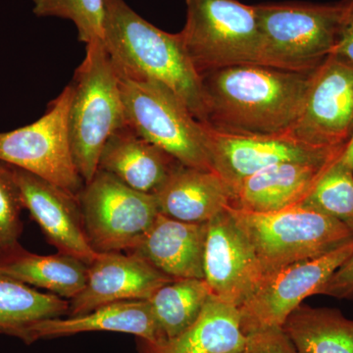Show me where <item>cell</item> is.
I'll return each mask as SVG.
<instances>
[{
    "instance_id": "15",
    "label": "cell",
    "mask_w": 353,
    "mask_h": 353,
    "mask_svg": "<svg viewBox=\"0 0 353 353\" xmlns=\"http://www.w3.org/2000/svg\"><path fill=\"white\" fill-rule=\"evenodd\" d=\"M174 281L137 255L99 253L88 267L85 287L69 301V316L87 314L108 304L148 301L162 285Z\"/></svg>"
},
{
    "instance_id": "5",
    "label": "cell",
    "mask_w": 353,
    "mask_h": 353,
    "mask_svg": "<svg viewBox=\"0 0 353 353\" xmlns=\"http://www.w3.org/2000/svg\"><path fill=\"white\" fill-rule=\"evenodd\" d=\"M229 209L252 241L265 278L353 241V231L347 225L303 204L270 214Z\"/></svg>"
},
{
    "instance_id": "7",
    "label": "cell",
    "mask_w": 353,
    "mask_h": 353,
    "mask_svg": "<svg viewBox=\"0 0 353 353\" xmlns=\"http://www.w3.org/2000/svg\"><path fill=\"white\" fill-rule=\"evenodd\" d=\"M187 20L179 32L199 75L259 64L260 30L254 6L238 0H185Z\"/></svg>"
},
{
    "instance_id": "17",
    "label": "cell",
    "mask_w": 353,
    "mask_h": 353,
    "mask_svg": "<svg viewBox=\"0 0 353 353\" xmlns=\"http://www.w3.org/2000/svg\"><path fill=\"white\" fill-rule=\"evenodd\" d=\"M88 332H114L160 343L166 340L148 301H121L101 306L87 314L52 318L34 323L21 334L31 345L39 340L63 338Z\"/></svg>"
},
{
    "instance_id": "12",
    "label": "cell",
    "mask_w": 353,
    "mask_h": 353,
    "mask_svg": "<svg viewBox=\"0 0 353 353\" xmlns=\"http://www.w3.org/2000/svg\"><path fill=\"white\" fill-rule=\"evenodd\" d=\"M264 280L263 269L252 241L228 206L208 222L204 281L212 296L241 308Z\"/></svg>"
},
{
    "instance_id": "10",
    "label": "cell",
    "mask_w": 353,
    "mask_h": 353,
    "mask_svg": "<svg viewBox=\"0 0 353 353\" xmlns=\"http://www.w3.org/2000/svg\"><path fill=\"white\" fill-rule=\"evenodd\" d=\"M206 132L211 167L229 183L232 190L248 176L273 165L284 162L329 163L340 157L345 148L309 145L292 132L273 134H229L208 126Z\"/></svg>"
},
{
    "instance_id": "23",
    "label": "cell",
    "mask_w": 353,
    "mask_h": 353,
    "mask_svg": "<svg viewBox=\"0 0 353 353\" xmlns=\"http://www.w3.org/2000/svg\"><path fill=\"white\" fill-rule=\"evenodd\" d=\"M282 329L297 353H353V319L339 309L301 304Z\"/></svg>"
},
{
    "instance_id": "14",
    "label": "cell",
    "mask_w": 353,
    "mask_h": 353,
    "mask_svg": "<svg viewBox=\"0 0 353 353\" xmlns=\"http://www.w3.org/2000/svg\"><path fill=\"white\" fill-rule=\"evenodd\" d=\"M10 167L23 208L29 210L48 243L58 252L92 263L99 252L88 243L79 197L30 172Z\"/></svg>"
},
{
    "instance_id": "32",
    "label": "cell",
    "mask_w": 353,
    "mask_h": 353,
    "mask_svg": "<svg viewBox=\"0 0 353 353\" xmlns=\"http://www.w3.org/2000/svg\"><path fill=\"white\" fill-rule=\"evenodd\" d=\"M339 160L353 174V130L345 148L341 150Z\"/></svg>"
},
{
    "instance_id": "22",
    "label": "cell",
    "mask_w": 353,
    "mask_h": 353,
    "mask_svg": "<svg viewBox=\"0 0 353 353\" xmlns=\"http://www.w3.org/2000/svg\"><path fill=\"white\" fill-rule=\"evenodd\" d=\"M88 265L82 260L58 252L34 254L22 246L0 255V274L28 285L41 288L71 301L85 287Z\"/></svg>"
},
{
    "instance_id": "1",
    "label": "cell",
    "mask_w": 353,
    "mask_h": 353,
    "mask_svg": "<svg viewBox=\"0 0 353 353\" xmlns=\"http://www.w3.org/2000/svg\"><path fill=\"white\" fill-rule=\"evenodd\" d=\"M314 71L299 73L252 63L203 74L204 125L229 134L292 132Z\"/></svg>"
},
{
    "instance_id": "31",
    "label": "cell",
    "mask_w": 353,
    "mask_h": 353,
    "mask_svg": "<svg viewBox=\"0 0 353 353\" xmlns=\"http://www.w3.org/2000/svg\"><path fill=\"white\" fill-rule=\"evenodd\" d=\"M341 17L338 39L331 55L353 66V0H341Z\"/></svg>"
},
{
    "instance_id": "25",
    "label": "cell",
    "mask_w": 353,
    "mask_h": 353,
    "mask_svg": "<svg viewBox=\"0 0 353 353\" xmlns=\"http://www.w3.org/2000/svg\"><path fill=\"white\" fill-rule=\"evenodd\" d=\"M212 296L202 279H179L162 285L148 299L165 339L175 338L196 322Z\"/></svg>"
},
{
    "instance_id": "18",
    "label": "cell",
    "mask_w": 353,
    "mask_h": 353,
    "mask_svg": "<svg viewBox=\"0 0 353 353\" xmlns=\"http://www.w3.org/2000/svg\"><path fill=\"white\" fill-rule=\"evenodd\" d=\"M153 196L160 214L187 223H208L234 201L233 190L219 174L182 164Z\"/></svg>"
},
{
    "instance_id": "27",
    "label": "cell",
    "mask_w": 353,
    "mask_h": 353,
    "mask_svg": "<svg viewBox=\"0 0 353 353\" xmlns=\"http://www.w3.org/2000/svg\"><path fill=\"white\" fill-rule=\"evenodd\" d=\"M32 11L39 17L71 21L79 41L85 46L103 41L106 0H32Z\"/></svg>"
},
{
    "instance_id": "30",
    "label": "cell",
    "mask_w": 353,
    "mask_h": 353,
    "mask_svg": "<svg viewBox=\"0 0 353 353\" xmlns=\"http://www.w3.org/2000/svg\"><path fill=\"white\" fill-rule=\"evenodd\" d=\"M317 294L336 299H353V254L336 269Z\"/></svg>"
},
{
    "instance_id": "24",
    "label": "cell",
    "mask_w": 353,
    "mask_h": 353,
    "mask_svg": "<svg viewBox=\"0 0 353 353\" xmlns=\"http://www.w3.org/2000/svg\"><path fill=\"white\" fill-rule=\"evenodd\" d=\"M69 301L0 274V334L20 339L28 327L68 315Z\"/></svg>"
},
{
    "instance_id": "16",
    "label": "cell",
    "mask_w": 353,
    "mask_h": 353,
    "mask_svg": "<svg viewBox=\"0 0 353 353\" xmlns=\"http://www.w3.org/2000/svg\"><path fill=\"white\" fill-rule=\"evenodd\" d=\"M208 223L182 222L158 214L150 229L127 253L173 279L204 280Z\"/></svg>"
},
{
    "instance_id": "28",
    "label": "cell",
    "mask_w": 353,
    "mask_h": 353,
    "mask_svg": "<svg viewBox=\"0 0 353 353\" xmlns=\"http://www.w3.org/2000/svg\"><path fill=\"white\" fill-rule=\"evenodd\" d=\"M22 208H24L20 190L14 180L11 167L0 162V255L12 252L21 245Z\"/></svg>"
},
{
    "instance_id": "8",
    "label": "cell",
    "mask_w": 353,
    "mask_h": 353,
    "mask_svg": "<svg viewBox=\"0 0 353 353\" xmlns=\"http://www.w3.org/2000/svg\"><path fill=\"white\" fill-rule=\"evenodd\" d=\"M83 229L99 253L131 250L157 219V199L99 170L79 194Z\"/></svg>"
},
{
    "instance_id": "2",
    "label": "cell",
    "mask_w": 353,
    "mask_h": 353,
    "mask_svg": "<svg viewBox=\"0 0 353 353\" xmlns=\"http://www.w3.org/2000/svg\"><path fill=\"white\" fill-rule=\"evenodd\" d=\"M103 44L120 75L152 81L172 90L205 124L202 79L180 34L162 31L124 0H106Z\"/></svg>"
},
{
    "instance_id": "19",
    "label": "cell",
    "mask_w": 353,
    "mask_h": 353,
    "mask_svg": "<svg viewBox=\"0 0 353 353\" xmlns=\"http://www.w3.org/2000/svg\"><path fill=\"white\" fill-rule=\"evenodd\" d=\"M179 165L168 153L125 125L104 145L99 170L111 174L132 190L154 194Z\"/></svg>"
},
{
    "instance_id": "29",
    "label": "cell",
    "mask_w": 353,
    "mask_h": 353,
    "mask_svg": "<svg viewBox=\"0 0 353 353\" xmlns=\"http://www.w3.org/2000/svg\"><path fill=\"white\" fill-rule=\"evenodd\" d=\"M248 353H297L282 328L254 332L246 336Z\"/></svg>"
},
{
    "instance_id": "6",
    "label": "cell",
    "mask_w": 353,
    "mask_h": 353,
    "mask_svg": "<svg viewBox=\"0 0 353 353\" xmlns=\"http://www.w3.org/2000/svg\"><path fill=\"white\" fill-rule=\"evenodd\" d=\"M119 75L128 126L183 166L213 170L206 126L168 88Z\"/></svg>"
},
{
    "instance_id": "33",
    "label": "cell",
    "mask_w": 353,
    "mask_h": 353,
    "mask_svg": "<svg viewBox=\"0 0 353 353\" xmlns=\"http://www.w3.org/2000/svg\"><path fill=\"white\" fill-rule=\"evenodd\" d=\"M234 353H248V350H246V347H245V350H241V352H234Z\"/></svg>"
},
{
    "instance_id": "21",
    "label": "cell",
    "mask_w": 353,
    "mask_h": 353,
    "mask_svg": "<svg viewBox=\"0 0 353 353\" xmlns=\"http://www.w3.org/2000/svg\"><path fill=\"white\" fill-rule=\"evenodd\" d=\"M246 341L239 308L211 296L189 329L160 343L137 338V353H234L245 350Z\"/></svg>"
},
{
    "instance_id": "11",
    "label": "cell",
    "mask_w": 353,
    "mask_h": 353,
    "mask_svg": "<svg viewBox=\"0 0 353 353\" xmlns=\"http://www.w3.org/2000/svg\"><path fill=\"white\" fill-rule=\"evenodd\" d=\"M353 254V241L318 259L296 262L265 278L259 290L241 308V326L245 336L282 328L292 311L331 278Z\"/></svg>"
},
{
    "instance_id": "4",
    "label": "cell",
    "mask_w": 353,
    "mask_h": 353,
    "mask_svg": "<svg viewBox=\"0 0 353 353\" xmlns=\"http://www.w3.org/2000/svg\"><path fill=\"white\" fill-rule=\"evenodd\" d=\"M259 19V64L307 73L333 53L341 17V2H281L254 6Z\"/></svg>"
},
{
    "instance_id": "9",
    "label": "cell",
    "mask_w": 353,
    "mask_h": 353,
    "mask_svg": "<svg viewBox=\"0 0 353 353\" xmlns=\"http://www.w3.org/2000/svg\"><path fill=\"white\" fill-rule=\"evenodd\" d=\"M72 95L70 83L36 122L0 132V162L30 172L79 196L85 182L77 170L70 145Z\"/></svg>"
},
{
    "instance_id": "3",
    "label": "cell",
    "mask_w": 353,
    "mask_h": 353,
    "mask_svg": "<svg viewBox=\"0 0 353 353\" xmlns=\"http://www.w3.org/2000/svg\"><path fill=\"white\" fill-rule=\"evenodd\" d=\"M68 116L70 145L83 182L92 181L108 139L127 125L119 75L103 41L85 46L76 70Z\"/></svg>"
},
{
    "instance_id": "26",
    "label": "cell",
    "mask_w": 353,
    "mask_h": 353,
    "mask_svg": "<svg viewBox=\"0 0 353 353\" xmlns=\"http://www.w3.org/2000/svg\"><path fill=\"white\" fill-rule=\"evenodd\" d=\"M301 204L340 221L353 231V174L336 158Z\"/></svg>"
},
{
    "instance_id": "13",
    "label": "cell",
    "mask_w": 353,
    "mask_h": 353,
    "mask_svg": "<svg viewBox=\"0 0 353 353\" xmlns=\"http://www.w3.org/2000/svg\"><path fill=\"white\" fill-rule=\"evenodd\" d=\"M353 130V66L330 55L313 72L292 134L309 145L343 148Z\"/></svg>"
},
{
    "instance_id": "20",
    "label": "cell",
    "mask_w": 353,
    "mask_h": 353,
    "mask_svg": "<svg viewBox=\"0 0 353 353\" xmlns=\"http://www.w3.org/2000/svg\"><path fill=\"white\" fill-rule=\"evenodd\" d=\"M331 162H284L268 167L248 176L234 188L231 206L250 212L270 214L299 205Z\"/></svg>"
}]
</instances>
